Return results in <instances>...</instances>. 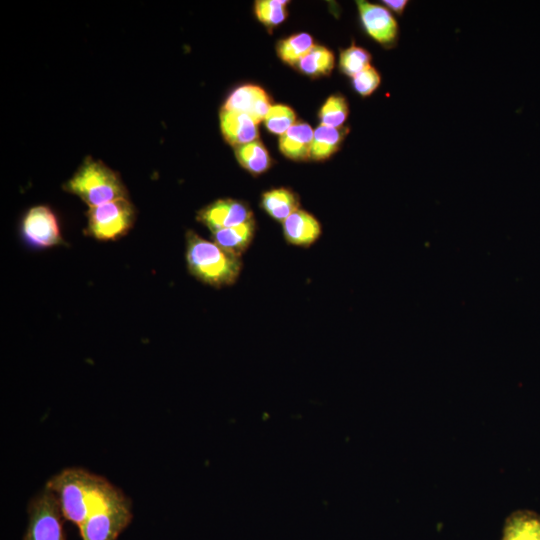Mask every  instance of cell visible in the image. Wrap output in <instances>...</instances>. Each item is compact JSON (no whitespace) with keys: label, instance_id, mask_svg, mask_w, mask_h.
I'll return each instance as SVG.
<instances>
[{"label":"cell","instance_id":"obj_1","mask_svg":"<svg viewBox=\"0 0 540 540\" xmlns=\"http://www.w3.org/2000/svg\"><path fill=\"white\" fill-rule=\"evenodd\" d=\"M45 487L56 496L64 519L79 529L89 514L116 489L106 478L78 467L60 471Z\"/></svg>","mask_w":540,"mask_h":540},{"label":"cell","instance_id":"obj_2","mask_svg":"<svg viewBox=\"0 0 540 540\" xmlns=\"http://www.w3.org/2000/svg\"><path fill=\"white\" fill-rule=\"evenodd\" d=\"M186 261L189 272L201 282L221 287L233 284L242 268L237 256L193 231L186 234Z\"/></svg>","mask_w":540,"mask_h":540},{"label":"cell","instance_id":"obj_3","mask_svg":"<svg viewBox=\"0 0 540 540\" xmlns=\"http://www.w3.org/2000/svg\"><path fill=\"white\" fill-rule=\"evenodd\" d=\"M65 189L90 207L126 198L119 176L100 161L88 159L66 183Z\"/></svg>","mask_w":540,"mask_h":540},{"label":"cell","instance_id":"obj_4","mask_svg":"<svg viewBox=\"0 0 540 540\" xmlns=\"http://www.w3.org/2000/svg\"><path fill=\"white\" fill-rule=\"evenodd\" d=\"M131 507L130 499L116 487L79 529L82 540H117L132 520Z\"/></svg>","mask_w":540,"mask_h":540},{"label":"cell","instance_id":"obj_5","mask_svg":"<svg viewBox=\"0 0 540 540\" xmlns=\"http://www.w3.org/2000/svg\"><path fill=\"white\" fill-rule=\"evenodd\" d=\"M24 540H65L64 519L56 496L46 487L28 503Z\"/></svg>","mask_w":540,"mask_h":540},{"label":"cell","instance_id":"obj_6","mask_svg":"<svg viewBox=\"0 0 540 540\" xmlns=\"http://www.w3.org/2000/svg\"><path fill=\"white\" fill-rule=\"evenodd\" d=\"M135 212L127 198L107 202L88 211V232L98 240H115L127 233Z\"/></svg>","mask_w":540,"mask_h":540},{"label":"cell","instance_id":"obj_7","mask_svg":"<svg viewBox=\"0 0 540 540\" xmlns=\"http://www.w3.org/2000/svg\"><path fill=\"white\" fill-rule=\"evenodd\" d=\"M358 12L366 33L378 44L391 48L398 40L399 26L386 7L368 1H357Z\"/></svg>","mask_w":540,"mask_h":540},{"label":"cell","instance_id":"obj_8","mask_svg":"<svg viewBox=\"0 0 540 540\" xmlns=\"http://www.w3.org/2000/svg\"><path fill=\"white\" fill-rule=\"evenodd\" d=\"M22 231L28 243L36 247H51L61 242L57 219L46 206H36L27 212Z\"/></svg>","mask_w":540,"mask_h":540},{"label":"cell","instance_id":"obj_9","mask_svg":"<svg viewBox=\"0 0 540 540\" xmlns=\"http://www.w3.org/2000/svg\"><path fill=\"white\" fill-rule=\"evenodd\" d=\"M197 218L212 232L251 221L253 215L249 207L240 201L220 199L199 211Z\"/></svg>","mask_w":540,"mask_h":540},{"label":"cell","instance_id":"obj_10","mask_svg":"<svg viewBox=\"0 0 540 540\" xmlns=\"http://www.w3.org/2000/svg\"><path fill=\"white\" fill-rule=\"evenodd\" d=\"M271 108L266 92L256 85H243L234 90L224 103L223 109L247 114L257 123L264 120Z\"/></svg>","mask_w":540,"mask_h":540},{"label":"cell","instance_id":"obj_11","mask_svg":"<svg viewBox=\"0 0 540 540\" xmlns=\"http://www.w3.org/2000/svg\"><path fill=\"white\" fill-rule=\"evenodd\" d=\"M257 122L247 114L222 109L220 127L226 141L234 147L258 139Z\"/></svg>","mask_w":540,"mask_h":540},{"label":"cell","instance_id":"obj_12","mask_svg":"<svg viewBox=\"0 0 540 540\" xmlns=\"http://www.w3.org/2000/svg\"><path fill=\"white\" fill-rule=\"evenodd\" d=\"M283 232L288 243L307 247L319 238L321 226L313 215L298 209L283 221Z\"/></svg>","mask_w":540,"mask_h":540},{"label":"cell","instance_id":"obj_13","mask_svg":"<svg viewBox=\"0 0 540 540\" xmlns=\"http://www.w3.org/2000/svg\"><path fill=\"white\" fill-rule=\"evenodd\" d=\"M500 540H540V513L519 509L504 521Z\"/></svg>","mask_w":540,"mask_h":540},{"label":"cell","instance_id":"obj_14","mask_svg":"<svg viewBox=\"0 0 540 540\" xmlns=\"http://www.w3.org/2000/svg\"><path fill=\"white\" fill-rule=\"evenodd\" d=\"M314 131L304 122L294 123L280 136V151L293 160H306L311 157Z\"/></svg>","mask_w":540,"mask_h":540},{"label":"cell","instance_id":"obj_15","mask_svg":"<svg viewBox=\"0 0 540 540\" xmlns=\"http://www.w3.org/2000/svg\"><path fill=\"white\" fill-rule=\"evenodd\" d=\"M254 220L246 223L212 231L213 240L225 250L240 256L254 237Z\"/></svg>","mask_w":540,"mask_h":540},{"label":"cell","instance_id":"obj_16","mask_svg":"<svg viewBox=\"0 0 540 540\" xmlns=\"http://www.w3.org/2000/svg\"><path fill=\"white\" fill-rule=\"evenodd\" d=\"M262 208L275 220L284 221L298 210L297 195L287 188H276L262 195Z\"/></svg>","mask_w":540,"mask_h":540},{"label":"cell","instance_id":"obj_17","mask_svg":"<svg viewBox=\"0 0 540 540\" xmlns=\"http://www.w3.org/2000/svg\"><path fill=\"white\" fill-rule=\"evenodd\" d=\"M347 133L348 129L344 127L319 126L314 131L311 158L314 160L329 158L338 151Z\"/></svg>","mask_w":540,"mask_h":540},{"label":"cell","instance_id":"obj_18","mask_svg":"<svg viewBox=\"0 0 540 540\" xmlns=\"http://www.w3.org/2000/svg\"><path fill=\"white\" fill-rule=\"evenodd\" d=\"M235 155L238 162L254 175L264 173L271 165L269 153L258 139L236 146Z\"/></svg>","mask_w":540,"mask_h":540},{"label":"cell","instance_id":"obj_19","mask_svg":"<svg viewBox=\"0 0 540 540\" xmlns=\"http://www.w3.org/2000/svg\"><path fill=\"white\" fill-rule=\"evenodd\" d=\"M300 71L308 76L329 75L334 68V55L327 48L314 45L298 62Z\"/></svg>","mask_w":540,"mask_h":540},{"label":"cell","instance_id":"obj_20","mask_svg":"<svg viewBox=\"0 0 540 540\" xmlns=\"http://www.w3.org/2000/svg\"><path fill=\"white\" fill-rule=\"evenodd\" d=\"M313 46V39L309 34L299 33L281 40L277 45V54L285 63L297 65Z\"/></svg>","mask_w":540,"mask_h":540},{"label":"cell","instance_id":"obj_21","mask_svg":"<svg viewBox=\"0 0 540 540\" xmlns=\"http://www.w3.org/2000/svg\"><path fill=\"white\" fill-rule=\"evenodd\" d=\"M349 106L344 96L335 94L330 96L319 111L321 125L339 128L346 121Z\"/></svg>","mask_w":540,"mask_h":540},{"label":"cell","instance_id":"obj_22","mask_svg":"<svg viewBox=\"0 0 540 540\" xmlns=\"http://www.w3.org/2000/svg\"><path fill=\"white\" fill-rule=\"evenodd\" d=\"M371 54L366 49L352 44L340 53L339 65L341 71L350 77L370 66Z\"/></svg>","mask_w":540,"mask_h":540},{"label":"cell","instance_id":"obj_23","mask_svg":"<svg viewBox=\"0 0 540 540\" xmlns=\"http://www.w3.org/2000/svg\"><path fill=\"white\" fill-rule=\"evenodd\" d=\"M287 1L260 0L255 3V13L260 22L273 27L283 22L287 16Z\"/></svg>","mask_w":540,"mask_h":540},{"label":"cell","instance_id":"obj_24","mask_svg":"<svg viewBox=\"0 0 540 540\" xmlns=\"http://www.w3.org/2000/svg\"><path fill=\"white\" fill-rule=\"evenodd\" d=\"M264 122L269 131L281 136L295 123V113L286 105H274L269 109Z\"/></svg>","mask_w":540,"mask_h":540},{"label":"cell","instance_id":"obj_25","mask_svg":"<svg viewBox=\"0 0 540 540\" xmlns=\"http://www.w3.org/2000/svg\"><path fill=\"white\" fill-rule=\"evenodd\" d=\"M380 83L381 76L377 69L371 65L352 77L354 90L364 97L371 95Z\"/></svg>","mask_w":540,"mask_h":540},{"label":"cell","instance_id":"obj_26","mask_svg":"<svg viewBox=\"0 0 540 540\" xmlns=\"http://www.w3.org/2000/svg\"><path fill=\"white\" fill-rule=\"evenodd\" d=\"M383 3L390 10L401 15L408 5L407 0H384Z\"/></svg>","mask_w":540,"mask_h":540}]
</instances>
